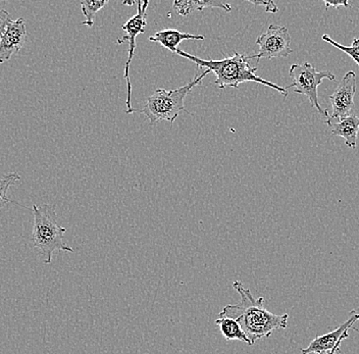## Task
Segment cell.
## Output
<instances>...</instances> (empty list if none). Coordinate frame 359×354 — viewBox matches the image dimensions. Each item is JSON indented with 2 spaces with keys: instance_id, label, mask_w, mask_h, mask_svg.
Returning a JSON list of instances; mask_svg holds the SVG:
<instances>
[{
  "instance_id": "44dd1931",
  "label": "cell",
  "mask_w": 359,
  "mask_h": 354,
  "mask_svg": "<svg viewBox=\"0 0 359 354\" xmlns=\"http://www.w3.org/2000/svg\"><path fill=\"white\" fill-rule=\"evenodd\" d=\"M341 343H339L338 345L335 347V348L332 349L331 351H327V353H305V351H302V354H340L341 353Z\"/></svg>"
},
{
  "instance_id": "9c48e42d",
  "label": "cell",
  "mask_w": 359,
  "mask_h": 354,
  "mask_svg": "<svg viewBox=\"0 0 359 354\" xmlns=\"http://www.w3.org/2000/svg\"><path fill=\"white\" fill-rule=\"evenodd\" d=\"M359 320V309H353L350 313L346 322L341 324L336 330L330 332L323 336H318L311 342L307 348L302 349L305 353H327L335 348L340 342L349 337V330Z\"/></svg>"
},
{
  "instance_id": "8992f818",
  "label": "cell",
  "mask_w": 359,
  "mask_h": 354,
  "mask_svg": "<svg viewBox=\"0 0 359 354\" xmlns=\"http://www.w3.org/2000/svg\"><path fill=\"white\" fill-rule=\"evenodd\" d=\"M137 6H138V11H137L136 15L132 17L131 19L128 20L122 26L123 30L125 31V36L116 41V44H118V46H122L123 43H128L130 46L129 57H128L127 62H126L125 73H123V78L127 81L128 96L127 100H126V107H127L126 113L128 114L135 113V109L131 103L132 84L129 76L130 67H131V62L134 58L137 36L140 35L141 33H144L145 31L147 8L149 6V1H137Z\"/></svg>"
},
{
  "instance_id": "5b68a950",
  "label": "cell",
  "mask_w": 359,
  "mask_h": 354,
  "mask_svg": "<svg viewBox=\"0 0 359 354\" xmlns=\"http://www.w3.org/2000/svg\"><path fill=\"white\" fill-rule=\"evenodd\" d=\"M289 76H290L292 84L287 87V89L293 87L296 93L306 96L316 111L329 120V111L323 109L322 105L318 102V89L324 79L335 81V74L330 71H316L313 64L303 62L302 64H292Z\"/></svg>"
},
{
  "instance_id": "6da1fadb",
  "label": "cell",
  "mask_w": 359,
  "mask_h": 354,
  "mask_svg": "<svg viewBox=\"0 0 359 354\" xmlns=\"http://www.w3.org/2000/svg\"><path fill=\"white\" fill-rule=\"evenodd\" d=\"M233 287L239 293V304H229L219 313V317L232 318L239 322L242 330L255 345L262 338H269L273 332L286 329L289 315H275L264 308V298H255L250 289L244 288L240 281H235Z\"/></svg>"
},
{
  "instance_id": "9a60e30c",
  "label": "cell",
  "mask_w": 359,
  "mask_h": 354,
  "mask_svg": "<svg viewBox=\"0 0 359 354\" xmlns=\"http://www.w3.org/2000/svg\"><path fill=\"white\" fill-rule=\"evenodd\" d=\"M107 4H109V0H82L80 1L83 15L86 18V21L83 22L82 24L92 28L96 13L102 10Z\"/></svg>"
},
{
  "instance_id": "3957f363",
  "label": "cell",
  "mask_w": 359,
  "mask_h": 354,
  "mask_svg": "<svg viewBox=\"0 0 359 354\" xmlns=\"http://www.w3.org/2000/svg\"><path fill=\"white\" fill-rule=\"evenodd\" d=\"M34 225L31 241L34 247L44 255V263L53 261V253L58 252H74V250L64 241L67 229L58 224L55 205H33Z\"/></svg>"
},
{
  "instance_id": "e0dca14e",
  "label": "cell",
  "mask_w": 359,
  "mask_h": 354,
  "mask_svg": "<svg viewBox=\"0 0 359 354\" xmlns=\"http://www.w3.org/2000/svg\"><path fill=\"white\" fill-rule=\"evenodd\" d=\"M323 40L327 42V43L335 46L339 50L346 53V55H349V57L356 62V64L359 66V38H354L353 43H352L351 46H342V44L338 43L335 40L332 39L329 35L323 36Z\"/></svg>"
},
{
  "instance_id": "d6986e66",
  "label": "cell",
  "mask_w": 359,
  "mask_h": 354,
  "mask_svg": "<svg viewBox=\"0 0 359 354\" xmlns=\"http://www.w3.org/2000/svg\"><path fill=\"white\" fill-rule=\"evenodd\" d=\"M251 4H255V6H266V12L276 13L278 12V6H276L275 2L273 1H250Z\"/></svg>"
},
{
  "instance_id": "52a82bcc",
  "label": "cell",
  "mask_w": 359,
  "mask_h": 354,
  "mask_svg": "<svg viewBox=\"0 0 359 354\" xmlns=\"http://www.w3.org/2000/svg\"><path fill=\"white\" fill-rule=\"evenodd\" d=\"M257 44L259 46L257 55L250 58H278L288 57L293 53L291 48V36L286 27L271 24L266 33L257 37Z\"/></svg>"
},
{
  "instance_id": "ac0fdd59",
  "label": "cell",
  "mask_w": 359,
  "mask_h": 354,
  "mask_svg": "<svg viewBox=\"0 0 359 354\" xmlns=\"http://www.w3.org/2000/svg\"><path fill=\"white\" fill-rule=\"evenodd\" d=\"M11 22H13V20H11L10 13L6 10H0V36L6 32L8 24Z\"/></svg>"
},
{
  "instance_id": "8fae6325",
  "label": "cell",
  "mask_w": 359,
  "mask_h": 354,
  "mask_svg": "<svg viewBox=\"0 0 359 354\" xmlns=\"http://www.w3.org/2000/svg\"><path fill=\"white\" fill-rule=\"evenodd\" d=\"M332 135L340 136L345 139V144L350 149H355L358 145V135L359 132V118L356 114H352L338 122L325 121Z\"/></svg>"
},
{
  "instance_id": "4fadbf2b",
  "label": "cell",
  "mask_w": 359,
  "mask_h": 354,
  "mask_svg": "<svg viewBox=\"0 0 359 354\" xmlns=\"http://www.w3.org/2000/svg\"><path fill=\"white\" fill-rule=\"evenodd\" d=\"M205 8H217L226 11V13H230L232 11V6L229 4L224 2L215 1V0H179V1L174 2V8L177 13L183 17H187L193 11H203Z\"/></svg>"
},
{
  "instance_id": "7a4b0ae2",
  "label": "cell",
  "mask_w": 359,
  "mask_h": 354,
  "mask_svg": "<svg viewBox=\"0 0 359 354\" xmlns=\"http://www.w3.org/2000/svg\"><path fill=\"white\" fill-rule=\"evenodd\" d=\"M176 55L194 62L199 68L210 69V73L215 76V84L221 90L226 87L239 88V85L242 83L255 82L280 92L284 98H287L288 96L287 87L286 88L280 87L275 83L262 79L255 74L257 68L251 67L250 62H249L251 58L248 55H241V53L234 51V55L232 57H224L223 60H201V57H195V55L185 53L181 49L177 50Z\"/></svg>"
},
{
  "instance_id": "277c9868",
  "label": "cell",
  "mask_w": 359,
  "mask_h": 354,
  "mask_svg": "<svg viewBox=\"0 0 359 354\" xmlns=\"http://www.w3.org/2000/svg\"><path fill=\"white\" fill-rule=\"evenodd\" d=\"M210 73V69H205L194 80L174 90L156 89L154 93L147 98L140 113L145 114L146 118L151 125L156 124L157 121H168L172 124L182 111H187L185 109L186 96L193 90V88L201 84L202 80Z\"/></svg>"
},
{
  "instance_id": "7c38bea8",
  "label": "cell",
  "mask_w": 359,
  "mask_h": 354,
  "mask_svg": "<svg viewBox=\"0 0 359 354\" xmlns=\"http://www.w3.org/2000/svg\"><path fill=\"white\" fill-rule=\"evenodd\" d=\"M148 39L149 41L161 44L172 53H177L179 44L182 42L187 40H204V36L184 33L175 29H165V30L157 31L156 34L150 36Z\"/></svg>"
},
{
  "instance_id": "5bb4252c",
  "label": "cell",
  "mask_w": 359,
  "mask_h": 354,
  "mask_svg": "<svg viewBox=\"0 0 359 354\" xmlns=\"http://www.w3.org/2000/svg\"><path fill=\"white\" fill-rule=\"evenodd\" d=\"M215 322L219 327V331L223 334L224 339L228 341L245 342L251 346L250 340L247 338L237 320L229 317H219Z\"/></svg>"
},
{
  "instance_id": "7402d4cb",
  "label": "cell",
  "mask_w": 359,
  "mask_h": 354,
  "mask_svg": "<svg viewBox=\"0 0 359 354\" xmlns=\"http://www.w3.org/2000/svg\"><path fill=\"white\" fill-rule=\"evenodd\" d=\"M136 4V2H135V1H132V2L123 1V4H126V6H133V4Z\"/></svg>"
},
{
  "instance_id": "2e32d148",
  "label": "cell",
  "mask_w": 359,
  "mask_h": 354,
  "mask_svg": "<svg viewBox=\"0 0 359 354\" xmlns=\"http://www.w3.org/2000/svg\"><path fill=\"white\" fill-rule=\"evenodd\" d=\"M21 179V176L17 172H11V174L6 175V176L0 178V210L10 203H13L8 197V189L17 181Z\"/></svg>"
},
{
  "instance_id": "ffe728a7",
  "label": "cell",
  "mask_w": 359,
  "mask_h": 354,
  "mask_svg": "<svg viewBox=\"0 0 359 354\" xmlns=\"http://www.w3.org/2000/svg\"><path fill=\"white\" fill-rule=\"evenodd\" d=\"M324 4L327 11L329 10V8H331V6L335 8H342V6H344V8H350L349 2H348L347 0H343V1H324Z\"/></svg>"
},
{
  "instance_id": "30bf717a",
  "label": "cell",
  "mask_w": 359,
  "mask_h": 354,
  "mask_svg": "<svg viewBox=\"0 0 359 354\" xmlns=\"http://www.w3.org/2000/svg\"><path fill=\"white\" fill-rule=\"evenodd\" d=\"M27 37L28 34L24 18H20L8 24L6 32L0 36V64H4L13 55L20 53Z\"/></svg>"
},
{
  "instance_id": "ba28073f",
  "label": "cell",
  "mask_w": 359,
  "mask_h": 354,
  "mask_svg": "<svg viewBox=\"0 0 359 354\" xmlns=\"http://www.w3.org/2000/svg\"><path fill=\"white\" fill-rule=\"evenodd\" d=\"M356 89H358V76L355 72H347L334 93L329 97L333 107V114L330 116L329 120L338 122L353 113L355 109L354 96H355Z\"/></svg>"
}]
</instances>
